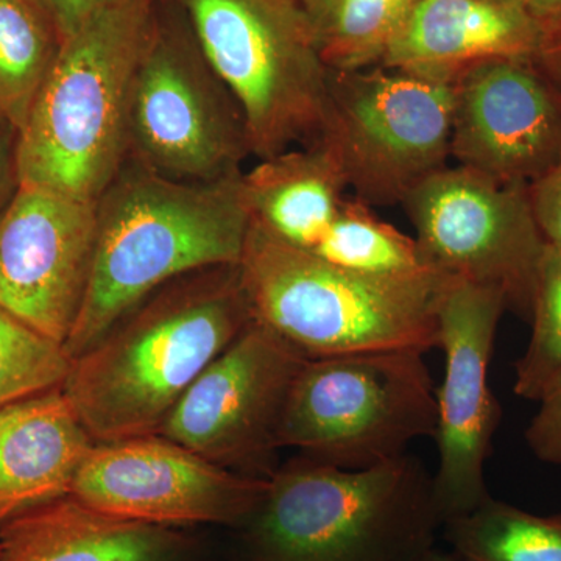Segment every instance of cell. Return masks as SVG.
Returning a JSON list of instances; mask_svg holds the SVG:
<instances>
[{
	"instance_id": "obj_1",
	"label": "cell",
	"mask_w": 561,
	"mask_h": 561,
	"mask_svg": "<svg viewBox=\"0 0 561 561\" xmlns=\"http://www.w3.org/2000/svg\"><path fill=\"white\" fill-rule=\"evenodd\" d=\"M253 321L239 264L187 273L73 357L62 391L95 443L158 434L192 383Z\"/></svg>"
},
{
	"instance_id": "obj_2",
	"label": "cell",
	"mask_w": 561,
	"mask_h": 561,
	"mask_svg": "<svg viewBox=\"0 0 561 561\" xmlns=\"http://www.w3.org/2000/svg\"><path fill=\"white\" fill-rule=\"evenodd\" d=\"M90 287L66 350L80 356L164 284L241 264L253 217L243 171L208 183L165 179L127 160L95 202Z\"/></svg>"
},
{
	"instance_id": "obj_3",
	"label": "cell",
	"mask_w": 561,
	"mask_h": 561,
	"mask_svg": "<svg viewBox=\"0 0 561 561\" xmlns=\"http://www.w3.org/2000/svg\"><path fill=\"white\" fill-rule=\"evenodd\" d=\"M154 0H124L61 39L16 140L20 186L95 203L128 160L133 80Z\"/></svg>"
},
{
	"instance_id": "obj_4",
	"label": "cell",
	"mask_w": 561,
	"mask_h": 561,
	"mask_svg": "<svg viewBox=\"0 0 561 561\" xmlns=\"http://www.w3.org/2000/svg\"><path fill=\"white\" fill-rule=\"evenodd\" d=\"M251 561H412L443 518L415 457L365 470L305 459L276 468L241 527Z\"/></svg>"
},
{
	"instance_id": "obj_5",
	"label": "cell",
	"mask_w": 561,
	"mask_h": 561,
	"mask_svg": "<svg viewBox=\"0 0 561 561\" xmlns=\"http://www.w3.org/2000/svg\"><path fill=\"white\" fill-rule=\"evenodd\" d=\"M241 278L254 320L306 359L438 348V272L370 275L339 267L251 225Z\"/></svg>"
},
{
	"instance_id": "obj_6",
	"label": "cell",
	"mask_w": 561,
	"mask_h": 561,
	"mask_svg": "<svg viewBox=\"0 0 561 561\" xmlns=\"http://www.w3.org/2000/svg\"><path fill=\"white\" fill-rule=\"evenodd\" d=\"M241 106L251 157L319 142L330 106L324 65L298 0H173Z\"/></svg>"
},
{
	"instance_id": "obj_7",
	"label": "cell",
	"mask_w": 561,
	"mask_h": 561,
	"mask_svg": "<svg viewBox=\"0 0 561 561\" xmlns=\"http://www.w3.org/2000/svg\"><path fill=\"white\" fill-rule=\"evenodd\" d=\"M435 430L437 398L424 353L376 351L306 359L284 408L279 446L365 470L400 459Z\"/></svg>"
},
{
	"instance_id": "obj_8",
	"label": "cell",
	"mask_w": 561,
	"mask_h": 561,
	"mask_svg": "<svg viewBox=\"0 0 561 561\" xmlns=\"http://www.w3.org/2000/svg\"><path fill=\"white\" fill-rule=\"evenodd\" d=\"M454 81L404 70H331L321 144L354 197L402 203L451 158Z\"/></svg>"
},
{
	"instance_id": "obj_9",
	"label": "cell",
	"mask_w": 561,
	"mask_h": 561,
	"mask_svg": "<svg viewBox=\"0 0 561 561\" xmlns=\"http://www.w3.org/2000/svg\"><path fill=\"white\" fill-rule=\"evenodd\" d=\"M249 157L241 106L203 54L190 21L164 22L154 10L133 80L128 160L165 179L208 183L242 172Z\"/></svg>"
},
{
	"instance_id": "obj_10",
	"label": "cell",
	"mask_w": 561,
	"mask_h": 561,
	"mask_svg": "<svg viewBox=\"0 0 561 561\" xmlns=\"http://www.w3.org/2000/svg\"><path fill=\"white\" fill-rule=\"evenodd\" d=\"M527 186L446 165L402 205L427 267L500 289L508 311L529 323L546 242Z\"/></svg>"
},
{
	"instance_id": "obj_11",
	"label": "cell",
	"mask_w": 561,
	"mask_h": 561,
	"mask_svg": "<svg viewBox=\"0 0 561 561\" xmlns=\"http://www.w3.org/2000/svg\"><path fill=\"white\" fill-rule=\"evenodd\" d=\"M305 362L254 320L192 383L158 434L227 470L268 479L284 408Z\"/></svg>"
},
{
	"instance_id": "obj_12",
	"label": "cell",
	"mask_w": 561,
	"mask_h": 561,
	"mask_svg": "<svg viewBox=\"0 0 561 561\" xmlns=\"http://www.w3.org/2000/svg\"><path fill=\"white\" fill-rule=\"evenodd\" d=\"M508 311L500 289L448 278L438 302V348L445 373L438 389L437 472L432 476L443 518L470 513L491 497L485 465L502 409L490 386V364L501 317Z\"/></svg>"
},
{
	"instance_id": "obj_13",
	"label": "cell",
	"mask_w": 561,
	"mask_h": 561,
	"mask_svg": "<svg viewBox=\"0 0 561 561\" xmlns=\"http://www.w3.org/2000/svg\"><path fill=\"white\" fill-rule=\"evenodd\" d=\"M267 489L213 463L160 434L95 443L77 472L70 496L114 518L180 527H241Z\"/></svg>"
},
{
	"instance_id": "obj_14",
	"label": "cell",
	"mask_w": 561,
	"mask_h": 561,
	"mask_svg": "<svg viewBox=\"0 0 561 561\" xmlns=\"http://www.w3.org/2000/svg\"><path fill=\"white\" fill-rule=\"evenodd\" d=\"M95 203L18 187L0 210V306L66 345L94 261Z\"/></svg>"
},
{
	"instance_id": "obj_15",
	"label": "cell",
	"mask_w": 561,
	"mask_h": 561,
	"mask_svg": "<svg viewBox=\"0 0 561 561\" xmlns=\"http://www.w3.org/2000/svg\"><path fill=\"white\" fill-rule=\"evenodd\" d=\"M451 158L530 184L561 158V91L534 58L479 62L454 81Z\"/></svg>"
},
{
	"instance_id": "obj_16",
	"label": "cell",
	"mask_w": 561,
	"mask_h": 561,
	"mask_svg": "<svg viewBox=\"0 0 561 561\" xmlns=\"http://www.w3.org/2000/svg\"><path fill=\"white\" fill-rule=\"evenodd\" d=\"M545 31L519 0H419L378 66L456 81L496 58H535Z\"/></svg>"
},
{
	"instance_id": "obj_17",
	"label": "cell",
	"mask_w": 561,
	"mask_h": 561,
	"mask_svg": "<svg viewBox=\"0 0 561 561\" xmlns=\"http://www.w3.org/2000/svg\"><path fill=\"white\" fill-rule=\"evenodd\" d=\"M94 445L62 389L0 408V526L68 496Z\"/></svg>"
},
{
	"instance_id": "obj_18",
	"label": "cell",
	"mask_w": 561,
	"mask_h": 561,
	"mask_svg": "<svg viewBox=\"0 0 561 561\" xmlns=\"http://www.w3.org/2000/svg\"><path fill=\"white\" fill-rule=\"evenodd\" d=\"M180 529L92 511L70 494L0 526V561H191Z\"/></svg>"
},
{
	"instance_id": "obj_19",
	"label": "cell",
	"mask_w": 561,
	"mask_h": 561,
	"mask_svg": "<svg viewBox=\"0 0 561 561\" xmlns=\"http://www.w3.org/2000/svg\"><path fill=\"white\" fill-rule=\"evenodd\" d=\"M254 224L279 241L312 251L331 227L346 195V181L321 144L260 160L243 172Z\"/></svg>"
},
{
	"instance_id": "obj_20",
	"label": "cell",
	"mask_w": 561,
	"mask_h": 561,
	"mask_svg": "<svg viewBox=\"0 0 561 561\" xmlns=\"http://www.w3.org/2000/svg\"><path fill=\"white\" fill-rule=\"evenodd\" d=\"M443 531L461 561H561V512L535 515L489 497Z\"/></svg>"
},
{
	"instance_id": "obj_21",
	"label": "cell",
	"mask_w": 561,
	"mask_h": 561,
	"mask_svg": "<svg viewBox=\"0 0 561 561\" xmlns=\"http://www.w3.org/2000/svg\"><path fill=\"white\" fill-rule=\"evenodd\" d=\"M317 49L331 70L381 62L391 38L419 0H298Z\"/></svg>"
},
{
	"instance_id": "obj_22",
	"label": "cell",
	"mask_w": 561,
	"mask_h": 561,
	"mask_svg": "<svg viewBox=\"0 0 561 561\" xmlns=\"http://www.w3.org/2000/svg\"><path fill=\"white\" fill-rule=\"evenodd\" d=\"M61 36L33 0H0V113L20 130L57 58Z\"/></svg>"
},
{
	"instance_id": "obj_23",
	"label": "cell",
	"mask_w": 561,
	"mask_h": 561,
	"mask_svg": "<svg viewBox=\"0 0 561 561\" xmlns=\"http://www.w3.org/2000/svg\"><path fill=\"white\" fill-rule=\"evenodd\" d=\"M309 253L339 267L370 275L432 271L424 264L415 239L379 219L371 206L350 195L319 245Z\"/></svg>"
},
{
	"instance_id": "obj_24",
	"label": "cell",
	"mask_w": 561,
	"mask_h": 561,
	"mask_svg": "<svg viewBox=\"0 0 561 561\" xmlns=\"http://www.w3.org/2000/svg\"><path fill=\"white\" fill-rule=\"evenodd\" d=\"M72 357L62 343L0 306V408L62 389Z\"/></svg>"
},
{
	"instance_id": "obj_25",
	"label": "cell",
	"mask_w": 561,
	"mask_h": 561,
	"mask_svg": "<svg viewBox=\"0 0 561 561\" xmlns=\"http://www.w3.org/2000/svg\"><path fill=\"white\" fill-rule=\"evenodd\" d=\"M529 324V345L515 364L513 391L540 401L561 371V247L546 243L538 267Z\"/></svg>"
},
{
	"instance_id": "obj_26",
	"label": "cell",
	"mask_w": 561,
	"mask_h": 561,
	"mask_svg": "<svg viewBox=\"0 0 561 561\" xmlns=\"http://www.w3.org/2000/svg\"><path fill=\"white\" fill-rule=\"evenodd\" d=\"M538 404V411L524 437L538 460L561 468V371L542 393Z\"/></svg>"
},
{
	"instance_id": "obj_27",
	"label": "cell",
	"mask_w": 561,
	"mask_h": 561,
	"mask_svg": "<svg viewBox=\"0 0 561 561\" xmlns=\"http://www.w3.org/2000/svg\"><path fill=\"white\" fill-rule=\"evenodd\" d=\"M527 187L542 239L548 245L561 247V158Z\"/></svg>"
},
{
	"instance_id": "obj_28",
	"label": "cell",
	"mask_w": 561,
	"mask_h": 561,
	"mask_svg": "<svg viewBox=\"0 0 561 561\" xmlns=\"http://www.w3.org/2000/svg\"><path fill=\"white\" fill-rule=\"evenodd\" d=\"M18 130L0 113V210L9 205L20 187L16 171Z\"/></svg>"
},
{
	"instance_id": "obj_29",
	"label": "cell",
	"mask_w": 561,
	"mask_h": 561,
	"mask_svg": "<svg viewBox=\"0 0 561 561\" xmlns=\"http://www.w3.org/2000/svg\"><path fill=\"white\" fill-rule=\"evenodd\" d=\"M121 2L124 0H50V7L62 39L76 32L94 14Z\"/></svg>"
},
{
	"instance_id": "obj_30",
	"label": "cell",
	"mask_w": 561,
	"mask_h": 561,
	"mask_svg": "<svg viewBox=\"0 0 561 561\" xmlns=\"http://www.w3.org/2000/svg\"><path fill=\"white\" fill-rule=\"evenodd\" d=\"M535 62L561 91V25L545 33Z\"/></svg>"
},
{
	"instance_id": "obj_31",
	"label": "cell",
	"mask_w": 561,
	"mask_h": 561,
	"mask_svg": "<svg viewBox=\"0 0 561 561\" xmlns=\"http://www.w3.org/2000/svg\"><path fill=\"white\" fill-rule=\"evenodd\" d=\"M519 2L541 25L545 33L561 25V0H519Z\"/></svg>"
},
{
	"instance_id": "obj_32",
	"label": "cell",
	"mask_w": 561,
	"mask_h": 561,
	"mask_svg": "<svg viewBox=\"0 0 561 561\" xmlns=\"http://www.w3.org/2000/svg\"><path fill=\"white\" fill-rule=\"evenodd\" d=\"M412 561H461L456 553H445L437 551V549H431L423 556H420L419 559Z\"/></svg>"
},
{
	"instance_id": "obj_33",
	"label": "cell",
	"mask_w": 561,
	"mask_h": 561,
	"mask_svg": "<svg viewBox=\"0 0 561 561\" xmlns=\"http://www.w3.org/2000/svg\"><path fill=\"white\" fill-rule=\"evenodd\" d=\"M33 2L38 3L39 7H43V9H46L51 13L50 0H33ZM51 16H54V14H51Z\"/></svg>"
}]
</instances>
